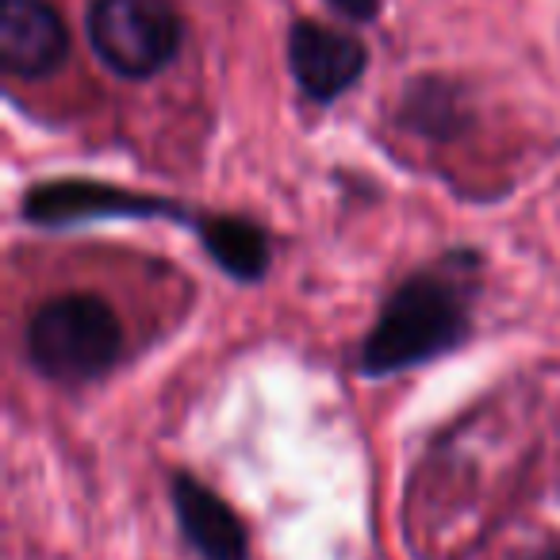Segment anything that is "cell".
I'll use <instances>...</instances> for the list:
<instances>
[{"instance_id": "obj_4", "label": "cell", "mask_w": 560, "mask_h": 560, "mask_svg": "<svg viewBox=\"0 0 560 560\" xmlns=\"http://www.w3.org/2000/svg\"><path fill=\"white\" fill-rule=\"evenodd\" d=\"M20 215L35 226H73L96 223V219H173V223H188L196 231L203 211L162 200V196H142L135 188L104 185V180L66 177L27 188Z\"/></svg>"}, {"instance_id": "obj_1", "label": "cell", "mask_w": 560, "mask_h": 560, "mask_svg": "<svg viewBox=\"0 0 560 560\" xmlns=\"http://www.w3.org/2000/svg\"><path fill=\"white\" fill-rule=\"evenodd\" d=\"M476 257L453 254L434 269H419L396 284L381 307V319L361 342L358 369L365 376H388L427 365L457 350L472 327V289L468 272Z\"/></svg>"}, {"instance_id": "obj_6", "label": "cell", "mask_w": 560, "mask_h": 560, "mask_svg": "<svg viewBox=\"0 0 560 560\" xmlns=\"http://www.w3.org/2000/svg\"><path fill=\"white\" fill-rule=\"evenodd\" d=\"M70 55V32L47 0H0V66L12 78H50Z\"/></svg>"}, {"instance_id": "obj_2", "label": "cell", "mask_w": 560, "mask_h": 560, "mask_svg": "<svg viewBox=\"0 0 560 560\" xmlns=\"http://www.w3.org/2000/svg\"><path fill=\"white\" fill-rule=\"evenodd\" d=\"M24 353L55 384H93L124 358V323L96 292H62L27 315Z\"/></svg>"}, {"instance_id": "obj_7", "label": "cell", "mask_w": 560, "mask_h": 560, "mask_svg": "<svg viewBox=\"0 0 560 560\" xmlns=\"http://www.w3.org/2000/svg\"><path fill=\"white\" fill-rule=\"evenodd\" d=\"M170 491L180 534L203 560H249L246 526L223 495L188 472H173Z\"/></svg>"}, {"instance_id": "obj_9", "label": "cell", "mask_w": 560, "mask_h": 560, "mask_svg": "<svg viewBox=\"0 0 560 560\" xmlns=\"http://www.w3.org/2000/svg\"><path fill=\"white\" fill-rule=\"evenodd\" d=\"M404 124L419 135H430V139H450L465 124V116H460V93L442 85L438 78H422L404 96Z\"/></svg>"}, {"instance_id": "obj_5", "label": "cell", "mask_w": 560, "mask_h": 560, "mask_svg": "<svg viewBox=\"0 0 560 560\" xmlns=\"http://www.w3.org/2000/svg\"><path fill=\"white\" fill-rule=\"evenodd\" d=\"M369 66V50L358 35L335 32L315 20H296L289 32V70L300 93L315 104H335L350 93Z\"/></svg>"}, {"instance_id": "obj_8", "label": "cell", "mask_w": 560, "mask_h": 560, "mask_svg": "<svg viewBox=\"0 0 560 560\" xmlns=\"http://www.w3.org/2000/svg\"><path fill=\"white\" fill-rule=\"evenodd\" d=\"M196 238L203 242L208 257L234 280H257L265 277L272 261L269 234L246 215H211L203 211L196 223Z\"/></svg>"}, {"instance_id": "obj_11", "label": "cell", "mask_w": 560, "mask_h": 560, "mask_svg": "<svg viewBox=\"0 0 560 560\" xmlns=\"http://www.w3.org/2000/svg\"><path fill=\"white\" fill-rule=\"evenodd\" d=\"M526 560H560V552L545 549V552H534V557H526Z\"/></svg>"}, {"instance_id": "obj_3", "label": "cell", "mask_w": 560, "mask_h": 560, "mask_svg": "<svg viewBox=\"0 0 560 560\" xmlns=\"http://www.w3.org/2000/svg\"><path fill=\"white\" fill-rule=\"evenodd\" d=\"M85 32L93 55L127 81L162 73L185 43V24L173 0H93Z\"/></svg>"}, {"instance_id": "obj_10", "label": "cell", "mask_w": 560, "mask_h": 560, "mask_svg": "<svg viewBox=\"0 0 560 560\" xmlns=\"http://www.w3.org/2000/svg\"><path fill=\"white\" fill-rule=\"evenodd\" d=\"M327 4L338 16L353 20V24H369V20H376V12H381V0H327Z\"/></svg>"}]
</instances>
